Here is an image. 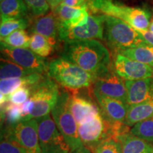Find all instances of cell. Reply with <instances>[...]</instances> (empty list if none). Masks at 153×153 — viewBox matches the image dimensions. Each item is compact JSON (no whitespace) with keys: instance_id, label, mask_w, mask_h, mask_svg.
<instances>
[{"instance_id":"19","label":"cell","mask_w":153,"mask_h":153,"mask_svg":"<svg viewBox=\"0 0 153 153\" xmlns=\"http://www.w3.org/2000/svg\"><path fill=\"white\" fill-rule=\"evenodd\" d=\"M45 77L46 76L43 75V74L33 73L24 77L1 79L0 81L1 95L8 97L19 88L24 87V86L33 87V86L38 85V83L43 81Z\"/></svg>"},{"instance_id":"25","label":"cell","mask_w":153,"mask_h":153,"mask_svg":"<svg viewBox=\"0 0 153 153\" xmlns=\"http://www.w3.org/2000/svg\"><path fill=\"white\" fill-rule=\"evenodd\" d=\"M30 25V21L27 17L22 19L1 18L0 37L1 41L17 30L26 29Z\"/></svg>"},{"instance_id":"24","label":"cell","mask_w":153,"mask_h":153,"mask_svg":"<svg viewBox=\"0 0 153 153\" xmlns=\"http://www.w3.org/2000/svg\"><path fill=\"white\" fill-rule=\"evenodd\" d=\"M33 73L36 72L23 68L10 60L1 57V68H0L1 79L24 77Z\"/></svg>"},{"instance_id":"14","label":"cell","mask_w":153,"mask_h":153,"mask_svg":"<svg viewBox=\"0 0 153 153\" xmlns=\"http://www.w3.org/2000/svg\"><path fill=\"white\" fill-rule=\"evenodd\" d=\"M53 11L57 19L58 31L84 26L89 15L88 7H72L62 3Z\"/></svg>"},{"instance_id":"38","label":"cell","mask_w":153,"mask_h":153,"mask_svg":"<svg viewBox=\"0 0 153 153\" xmlns=\"http://www.w3.org/2000/svg\"><path fill=\"white\" fill-rule=\"evenodd\" d=\"M69 153H91V151L89 150V149H88L87 147L84 146L82 147V148L77 149V150H76L71 151V152Z\"/></svg>"},{"instance_id":"20","label":"cell","mask_w":153,"mask_h":153,"mask_svg":"<svg viewBox=\"0 0 153 153\" xmlns=\"http://www.w3.org/2000/svg\"><path fill=\"white\" fill-rule=\"evenodd\" d=\"M122 146L123 153H153V145L143 140L131 132L118 137Z\"/></svg>"},{"instance_id":"34","label":"cell","mask_w":153,"mask_h":153,"mask_svg":"<svg viewBox=\"0 0 153 153\" xmlns=\"http://www.w3.org/2000/svg\"><path fill=\"white\" fill-rule=\"evenodd\" d=\"M34 108V103L31 99H29L26 102L21 105L22 109V120H28L30 115L33 112Z\"/></svg>"},{"instance_id":"30","label":"cell","mask_w":153,"mask_h":153,"mask_svg":"<svg viewBox=\"0 0 153 153\" xmlns=\"http://www.w3.org/2000/svg\"><path fill=\"white\" fill-rule=\"evenodd\" d=\"M0 153H25L22 147L7 128L1 137Z\"/></svg>"},{"instance_id":"35","label":"cell","mask_w":153,"mask_h":153,"mask_svg":"<svg viewBox=\"0 0 153 153\" xmlns=\"http://www.w3.org/2000/svg\"><path fill=\"white\" fill-rule=\"evenodd\" d=\"M88 0H63L62 4L72 7H88Z\"/></svg>"},{"instance_id":"39","label":"cell","mask_w":153,"mask_h":153,"mask_svg":"<svg viewBox=\"0 0 153 153\" xmlns=\"http://www.w3.org/2000/svg\"><path fill=\"white\" fill-rule=\"evenodd\" d=\"M149 30L151 33H153V9H152V19H151V22L150 26H149Z\"/></svg>"},{"instance_id":"15","label":"cell","mask_w":153,"mask_h":153,"mask_svg":"<svg viewBox=\"0 0 153 153\" xmlns=\"http://www.w3.org/2000/svg\"><path fill=\"white\" fill-rule=\"evenodd\" d=\"M69 108L78 125L93 120L100 114V108L85 97L70 94Z\"/></svg>"},{"instance_id":"40","label":"cell","mask_w":153,"mask_h":153,"mask_svg":"<svg viewBox=\"0 0 153 153\" xmlns=\"http://www.w3.org/2000/svg\"><path fill=\"white\" fill-rule=\"evenodd\" d=\"M47 1H48V4H49V5H50V3H51V0H47Z\"/></svg>"},{"instance_id":"12","label":"cell","mask_w":153,"mask_h":153,"mask_svg":"<svg viewBox=\"0 0 153 153\" xmlns=\"http://www.w3.org/2000/svg\"><path fill=\"white\" fill-rule=\"evenodd\" d=\"M114 71L125 80H136L153 76V68L114 53L112 60Z\"/></svg>"},{"instance_id":"13","label":"cell","mask_w":153,"mask_h":153,"mask_svg":"<svg viewBox=\"0 0 153 153\" xmlns=\"http://www.w3.org/2000/svg\"><path fill=\"white\" fill-rule=\"evenodd\" d=\"M94 90L100 94L127 103V89L125 81L114 71L97 78L94 83Z\"/></svg>"},{"instance_id":"29","label":"cell","mask_w":153,"mask_h":153,"mask_svg":"<svg viewBox=\"0 0 153 153\" xmlns=\"http://www.w3.org/2000/svg\"><path fill=\"white\" fill-rule=\"evenodd\" d=\"M130 132L135 136L153 145V118L135 124Z\"/></svg>"},{"instance_id":"4","label":"cell","mask_w":153,"mask_h":153,"mask_svg":"<svg viewBox=\"0 0 153 153\" xmlns=\"http://www.w3.org/2000/svg\"><path fill=\"white\" fill-rule=\"evenodd\" d=\"M104 41L114 53L145 43L138 30L124 21L104 15Z\"/></svg>"},{"instance_id":"36","label":"cell","mask_w":153,"mask_h":153,"mask_svg":"<svg viewBox=\"0 0 153 153\" xmlns=\"http://www.w3.org/2000/svg\"><path fill=\"white\" fill-rule=\"evenodd\" d=\"M138 32L141 34L142 37L144 39V41L147 43L153 45V33L148 30H138Z\"/></svg>"},{"instance_id":"11","label":"cell","mask_w":153,"mask_h":153,"mask_svg":"<svg viewBox=\"0 0 153 153\" xmlns=\"http://www.w3.org/2000/svg\"><path fill=\"white\" fill-rule=\"evenodd\" d=\"M25 153H41L38 137V126L36 119L21 120L14 125L7 126Z\"/></svg>"},{"instance_id":"21","label":"cell","mask_w":153,"mask_h":153,"mask_svg":"<svg viewBox=\"0 0 153 153\" xmlns=\"http://www.w3.org/2000/svg\"><path fill=\"white\" fill-rule=\"evenodd\" d=\"M151 118H153V99L129 106L124 123L129 127H133L135 124Z\"/></svg>"},{"instance_id":"9","label":"cell","mask_w":153,"mask_h":153,"mask_svg":"<svg viewBox=\"0 0 153 153\" xmlns=\"http://www.w3.org/2000/svg\"><path fill=\"white\" fill-rule=\"evenodd\" d=\"M78 133L82 143L87 148L104 140L114 137L109 120L101 113L90 121L79 124Z\"/></svg>"},{"instance_id":"31","label":"cell","mask_w":153,"mask_h":153,"mask_svg":"<svg viewBox=\"0 0 153 153\" xmlns=\"http://www.w3.org/2000/svg\"><path fill=\"white\" fill-rule=\"evenodd\" d=\"M88 149L91 153H123L120 141L114 137L104 140Z\"/></svg>"},{"instance_id":"22","label":"cell","mask_w":153,"mask_h":153,"mask_svg":"<svg viewBox=\"0 0 153 153\" xmlns=\"http://www.w3.org/2000/svg\"><path fill=\"white\" fill-rule=\"evenodd\" d=\"M116 53L153 68V45L147 43L146 42L135 47Z\"/></svg>"},{"instance_id":"6","label":"cell","mask_w":153,"mask_h":153,"mask_svg":"<svg viewBox=\"0 0 153 153\" xmlns=\"http://www.w3.org/2000/svg\"><path fill=\"white\" fill-rule=\"evenodd\" d=\"M60 94L57 84L49 76L31 87L30 98L33 101L34 108L28 120L50 114L57 104Z\"/></svg>"},{"instance_id":"37","label":"cell","mask_w":153,"mask_h":153,"mask_svg":"<svg viewBox=\"0 0 153 153\" xmlns=\"http://www.w3.org/2000/svg\"><path fill=\"white\" fill-rule=\"evenodd\" d=\"M62 1L63 0H51V3H50V7H51V9H52V11H54L59 5L61 4Z\"/></svg>"},{"instance_id":"27","label":"cell","mask_w":153,"mask_h":153,"mask_svg":"<svg viewBox=\"0 0 153 153\" xmlns=\"http://www.w3.org/2000/svg\"><path fill=\"white\" fill-rule=\"evenodd\" d=\"M53 45L45 36L32 33L30 40V49L42 57L49 56L53 51Z\"/></svg>"},{"instance_id":"2","label":"cell","mask_w":153,"mask_h":153,"mask_svg":"<svg viewBox=\"0 0 153 153\" xmlns=\"http://www.w3.org/2000/svg\"><path fill=\"white\" fill-rule=\"evenodd\" d=\"M87 5L91 14L116 17L137 30H148L150 26L152 14L146 9L128 7L115 0H88Z\"/></svg>"},{"instance_id":"3","label":"cell","mask_w":153,"mask_h":153,"mask_svg":"<svg viewBox=\"0 0 153 153\" xmlns=\"http://www.w3.org/2000/svg\"><path fill=\"white\" fill-rule=\"evenodd\" d=\"M48 72L57 84L70 90L76 91L89 87L96 80L92 74L62 57L51 61Z\"/></svg>"},{"instance_id":"18","label":"cell","mask_w":153,"mask_h":153,"mask_svg":"<svg viewBox=\"0 0 153 153\" xmlns=\"http://www.w3.org/2000/svg\"><path fill=\"white\" fill-rule=\"evenodd\" d=\"M30 30L32 33H38L45 36L54 46L58 35V24L53 11L37 17L32 23Z\"/></svg>"},{"instance_id":"7","label":"cell","mask_w":153,"mask_h":153,"mask_svg":"<svg viewBox=\"0 0 153 153\" xmlns=\"http://www.w3.org/2000/svg\"><path fill=\"white\" fill-rule=\"evenodd\" d=\"M41 153H69L71 149L50 114L36 118Z\"/></svg>"},{"instance_id":"28","label":"cell","mask_w":153,"mask_h":153,"mask_svg":"<svg viewBox=\"0 0 153 153\" xmlns=\"http://www.w3.org/2000/svg\"><path fill=\"white\" fill-rule=\"evenodd\" d=\"M1 118L7 126L14 125L22 120L21 106L7 102L1 104Z\"/></svg>"},{"instance_id":"17","label":"cell","mask_w":153,"mask_h":153,"mask_svg":"<svg viewBox=\"0 0 153 153\" xmlns=\"http://www.w3.org/2000/svg\"><path fill=\"white\" fill-rule=\"evenodd\" d=\"M97 102L100 106V113L107 119L113 121L124 123L128 110L129 105L123 101L105 97L93 90Z\"/></svg>"},{"instance_id":"5","label":"cell","mask_w":153,"mask_h":153,"mask_svg":"<svg viewBox=\"0 0 153 153\" xmlns=\"http://www.w3.org/2000/svg\"><path fill=\"white\" fill-rule=\"evenodd\" d=\"M70 93L61 91L51 115L57 128L65 137L71 151L84 147L78 133V124L69 108Z\"/></svg>"},{"instance_id":"16","label":"cell","mask_w":153,"mask_h":153,"mask_svg":"<svg viewBox=\"0 0 153 153\" xmlns=\"http://www.w3.org/2000/svg\"><path fill=\"white\" fill-rule=\"evenodd\" d=\"M127 103L129 106L153 99V76L136 80H126Z\"/></svg>"},{"instance_id":"23","label":"cell","mask_w":153,"mask_h":153,"mask_svg":"<svg viewBox=\"0 0 153 153\" xmlns=\"http://www.w3.org/2000/svg\"><path fill=\"white\" fill-rule=\"evenodd\" d=\"M28 11L24 0H4L0 4L1 18H26Z\"/></svg>"},{"instance_id":"10","label":"cell","mask_w":153,"mask_h":153,"mask_svg":"<svg viewBox=\"0 0 153 153\" xmlns=\"http://www.w3.org/2000/svg\"><path fill=\"white\" fill-rule=\"evenodd\" d=\"M1 53L2 58L10 60L36 73L43 74L48 72L49 63L45 61L44 57L36 54L30 49L1 47Z\"/></svg>"},{"instance_id":"8","label":"cell","mask_w":153,"mask_h":153,"mask_svg":"<svg viewBox=\"0 0 153 153\" xmlns=\"http://www.w3.org/2000/svg\"><path fill=\"white\" fill-rule=\"evenodd\" d=\"M104 15H95L89 13L87 23L79 27L68 30H59L60 41L65 43L87 41V40H104Z\"/></svg>"},{"instance_id":"1","label":"cell","mask_w":153,"mask_h":153,"mask_svg":"<svg viewBox=\"0 0 153 153\" xmlns=\"http://www.w3.org/2000/svg\"><path fill=\"white\" fill-rule=\"evenodd\" d=\"M61 57L91 74L96 79L112 70L109 51L95 39L65 43Z\"/></svg>"},{"instance_id":"32","label":"cell","mask_w":153,"mask_h":153,"mask_svg":"<svg viewBox=\"0 0 153 153\" xmlns=\"http://www.w3.org/2000/svg\"><path fill=\"white\" fill-rule=\"evenodd\" d=\"M24 1L30 12L36 17L47 14L51 9L47 0H24Z\"/></svg>"},{"instance_id":"26","label":"cell","mask_w":153,"mask_h":153,"mask_svg":"<svg viewBox=\"0 0 153 153\" xmlns=\"http://www.w3.org/2000/svg\"><path fill=\"white\" fill-rule=\"evenodd\" d=\"M30 37L24 30H17L1 41V47L11 48H28Z\"/></svg>"},{"instance_id":"41","label":"cell","mask_w":153,"mask_h":153,"mask_svg":"<svg viewBox=\"0 0 153 153\" xmlns=\"http://www.w3.org/2000/svg\"><path fill=\"white\" fill-rule=\"evenodd\" d=\"M4 1V0H1V1Z\"/></svg>"},{"instance_id":"33","label":"cell","mask_w":153,"mask_h":153,"mask_svg":"<svg viewBox=\"0 0 153 153\" xmlns=\"http://www.w3.org/2000/svg\"><path fill=\"white\" fill-rule=\"evenodd\" d=\"M31 95V87L24 86L19 88L10 95L7 97V101L16 105H22L30 99Z\"/></svg>"}]
</instances>
